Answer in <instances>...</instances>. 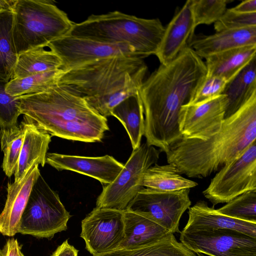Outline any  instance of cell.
<instances>
[{
  "mask_svg": "<svg viewBox=\"0 0 256 256\" xmlns=\"http://www.w3.org/2000/svg\"><path fill=\"white\" fill-rule=\"evenodd\" d=\"M51 256H78V250L66 240L56 248Z\"/></svg>",
  "mask_w": 256,
  "mask_h": 256,
  "instance_id": "obj_37",
  "label": "cell"
},
{
  "mask_svg": "<svg viewBox=\"0 0 256 256\" xmlns=\"http://www.w3.org/2000/svg\"><path fill=\"white\" fill-rule=\"evenodd\" d=\"M17 0H0V10L12 11Z\"/></svg>",
  "mask_w": 256,
  "mask_h": 256,
  "instance_id": "obj_39",
  "label": "cell"
},
{
  "mask_svg": "<svg viewBox=\"0 0 256 256\" xmlns=\"http://www.w3.org/2000/svg\"><path fill=\"white\" fill-rule=\"evenodd\" d=\"M111 116L116 118L124 126L133 150L139 148L144 134V118L138 94L130 96L119 103L112 110Z\"/></svg>",
  "mask_w": 256,
  "mask_h": 256,
  "instance_id": "obj_24",
  "label": "cell"
},
{
  "mask_svg": "<svg viewBox=\"0 0 256 256\" xmlns=\"http://www.w3.org/2000/svg\"><path fill=\"white\" fill-rule=\"evenodd\" d=\"M164 30L158 18H143L114 11L92 14L81 22H74L67 34L108 44H126L143 58L156 54Z\"/></svg>",
  "mask_w": 256,
  "mask_h": 256,
  "instance_id": "obj_5",
  "label": "cell"
},
{
  "mask_svg": "<svg viewBox=\"0 0 256 256\" xmlns=\"http://www.w3.org/2000/svg\"><path fill=\"white\" fill-rule=\"evenodd\" d=\"M180 240L196 254L208 256H256V238L236 230L180 232Z\"/></svg>",
  "mask_w": 256,
  "mask_h": 256,
  "instance_id": "obj_11",
  "label": "cell"
},
{
  "mask_svg": "<svg viewBox=\"0 0 256 256\" xmlns=\"http://www.w3.org/2000/svg\"><path fill=\"white\" fill-rule=\"evenodd\" d=\"M256 26V12L241 13L227 8L221 18L214 23L216 32L224 30Z\"/></svg>",
  "mask_w": 256,
  "mask_h": 256,
  "instance_id": "obj_34",
  "label": "cell"
},
{
  "mask_svg": "<svg viewBox=\"0 0 256 256\" xmlns=\"http://www.w3.org/2000/svg\"><path fill=\"white\" fill-rule=\"evenodd\" d=\"M124 212L96 207L82 220L80 236L92 256L118 248L124 238Z\"/></svg>",
  "mask_w": 256,
  "mask_h": 256,
  "instance_id": "obj_13",
  "label": "cell"
},
{
  "mask_svg": "<svg viewBox=\"0 0 256 256\" xmlns=\"http://www.w3.org/2000/svg\"><path fill=\"white\" fill-rule=\"evenodd\" d=\"M16 100L23 120L51 136L94 142H100L109 130L106 118L58 84L44 92L16 97Z\"/></svg>",
  "mask_w": 256,
  "mask_h": 256,
  "instance_id": "obj_4",
  "label": "cell"
},
{
  "mask_svg": "<svg viewBox=\"0 0 256 256\" xmlns=\"http://www.w3.org/2000/svg\"><path fill=\"white\" fill-rule=\"evenodd\" d=\"M231 8L236 12L241 13L248 14L256 12V0H244Z\"/></svg>",
  "mask_w": 256,
  "mask_h": 256,
  "instance_id": "obj_38",
  "label": "cell"
},
{
  "mask_svg": "<svg viewBox=\"0 0 256 256\" xmlns=\"http://www.w3.org/2000/svg\"><path fill=\"white\" fill-rule=\"evenodd\" d=\"M4 256H20L22 252L20 246L16 239H8L2 250Z\"/></svg>",
  "mask_w": 256,
  "mask_h": 256,
  "instance_id": "obj_36",
  "label": "cell"
},
{
  "mask_svg": "<svg viewBox=\"0 0 256 256\" xmlns=\"http://www.w3.org/2000/svg\"><path fill=\"white\" fill-rule=\"evenodd\" d=\"M256 45V26L224 30L208 36H195L188 44L201 58L228 50Z\"/></svg>",
  "mask_w": 256,
  "mask_h": 256,
  "instance_id": "obj_19",
  "label": "cell"
},
{
  "mask_svg": "<svg viewBox=\"0 0 256 256\" xmlns=\"http://www.w3.org/2000/svg\"><path fill=\"white\" fill-rule=\"evenodd\" d=\"M256 94L224 119L220 130L206 140L182 138L166 153L167 162L189 178L210 176L256 141Z\"/></svg>",
  "mask_w": 256,
  "mask_h": 256,
  "instance_id": "obj_2",
  "label": "cell"
},
{
  "mask_svg": "<svg viewBox=\"0 0 256 256\" xmlns=\"http://www.w3.org/2000/svg\"><path fill=\"white\" fill-rule=\"evenodd\" d=\"M206 74L205 62L190 48L162 64L143 82L138 94L144 118L146 142L166 153L181 140L179 115L190 103Z\"/></svg>",
  "mask_w": 256,
  "mask_h": 256,
  "instance_id": "obj_1",
  "label": "cell"
},
{
  "mask_svg": "<svg viewBox=\"0 0 256 256\" xmlns=\"http://www.w3.org/2000/svg\"><path fill=\"white\" fill-rule=\"evenodd\" d=\"M64 70L59 68L11 79L6 84V91L13 97L44 92L58 84Z\"/></svg>",
  "mask_w": 256,
  "mask_h": 256,
  "instance_id": "obj_29",
  "label": "cell"
},
{
  "mask_svg": "<svg viewBox=\"0 0 256 256\" xmlns=\"http://www.w3.org/2000/svg\"><path fill=\"white\" fill-rule=\"evenodd\" d=\"M226 0H189L194 28L200 24H210L218 20L226 10Z\"/></svg>",
  "mask_w": 256,
  "mask_h": 256,
  "instance_id": "obj_32",
  "label": "cell"
},
{
  "mask_svg": "<svg viewBox=\"0 0 256 256\" xmlns=\"http://www.w3.org/2000/svg\"><path fill=\"white\" fill-rule=\"evenodd\" d=\"M46 163L58 170H67L88 176L103 185L111 184L124 164L110 155L91 157L47 153Z\"/></svg>",
  "mask_w": 256,
  "mask_h": 256,
  "instance_id": "obj_15",
  "label": "cell"
},
{
  "mask_svg": "<svg viewBox=\"0 0 256 256\" xmlns=\"http://www.w3.org/2000/svg\"><path fill=\"white\" fill-rule=\"evenodd\" d=\"M13 12L0 10V81L8 82L12 77L18 60L13 36Z\"/></svg>",
  "mask_w": 256,
  "mask_h": 256,
  "instance_id": "obj_28",
  "label": "cell"
},
{
  "mask_svg": "<svg viewBox=\"0 0 256 256\" xmlns=\"http://www.w3.org/2000/svg\"><path fill=\"white\" fill-rule=\"evenodd\" d=\"M256 190V141L240 156L224 166L202 194L214 207Z\"/></svg>",
  "mask_w": 256,
  "mask_h": 256,
  "instance_id": "obj_9",
  "label": "cell"
},
{
  "mask_svg": "<svg viewBox=\"0 0 256 256\" xmlns=\"http://www.w3.org/2000/svg\"><path fill=\"white\" fill-rule=\"evenodd\" d=\"M20 256H24V254L21 252Z\"/></svg>",
  "mask_w": 256,
  "mask_h": 256,
  "instance_id": "obj_41",
  "label": "cell"
},
{
  "mask_svg": "<svg viewBox=\"0 0 256 256\" xmlns=\"http://www.w3.org/2000/svg\"><path fill=\"white\" fill-rule=\"evenodd\" d=\"M222 94L228 100L225 119L236 112L256 94V58L226 84Z\"/></svg>",
  "mask_w": 256,
  "mask_h": 256,
  "instance_id": "obj_23",
  "label": "cell"
},
{
  "mask_svg": "<svg viewBox=\"0 0 256 256\" xmlns=\"http://www.w3.org/2000/svg\"><path fill=\"white\" fill-rule=\"evenodd\" d=\"M92 256H204L196 254L178 242L170 233L159 241L134 249L117 248L102 254Z\"/></svg>",
  "mask_w": 256,
  "mask_h": 256,
  "instance_id": "obj_27",
  "label": "cell"
},
{
  "mask_svg": "<svg viewBox=\"0 0 256 256\" xmlns=\"http://www.w3.org/2000/svg\"><path fill=\"white\" fill-rule=\"evenodd\" d=\"M62 66L60 58L50 50L32 48L18 54L12 78L61 68Z\"/></svg>",
  "mask_w": 256,
  "mask_h": 256,
  "instance_id": "obj_25",
  "label": "cell"
},
{
  "mask_svg": "<svg viewBox=\"0 0 256 256\" xmlns=\"http://www.w3.org/2000/svg\"><path fill=\"white\" fill-rule=\"evenodd\" d=\"M256 45L240 47L205 58L206 76L221 78L228 83L256 58Z\"/></svg>",
  "mask_w": 256,
  "mask_h": 256,
  "instance_id": "obj_22",
  "label": "cell"
},
{
  "mask_svg": "<svg viewBox=\"0 0 256 256\" xmlns=\"http://www.w3.org/2000/svg\"><path fill=\"white\" fill-rule=\"evenodd\" d=\"M124 238L118 248L134 249L154 244L171 233L148 218L124 212Z\"/></svg>",
  "mask_w": 256,
  "mask_h": 256,
  "instance_id": "obj_21",
  "label": "cell"
},
{
  "mask_svg": "<svg viewBox=\"0 0 256 256\" xmlns=\"http://www.w3.org/2000/svg\"><path fill=\"white\" fill-rule=\"evenodd\" d=\"M47 47L60 58L62 70L113 56L142 58L133 48L126 44H108L68 34L50 42Z\"/></svg>",
  "mask_w": 256,
  "mask_h": 256,
  "instance_id": "obj_12",
  "label": "cell"
},
{
  "mask_svg": "<svg viewBox=\"0 0 256 256\" xmlns=\"http://www.w3.org/2000/svg\"><path fill=\"white\" fill-rule=\"evenodd\" d=\"M143 186L156 190L173 192L190 189L198 185L196 182L184 178L173 164L159 165L155 164L146 172Z\"/></svg>",
  "mask_w": 256,
  "mask_h": 256,
  "instance_id": "obj_26",
  "label": "cell"
},
{
  "mask_svg": "<svg viewBox=\"0 0 256 256\" xmlns=\"http://www.w3.org/2000/svg\"><path fill=\"white\" fill-rule=\"evenodd\" d=\"M70 216L58 194L40 174L32 188L18 232L50 238L56 234L66 230Z\"/></svg>",
  "mask_w": 256,
  "mask_h": 256,
  "instance_id": "obj_7",
  "label": "cell"
},
{
  "mask_svg": "<svg viewBox=\"0 0 256 256\" xmlns=\"http://www.w3.org/2000/svg\"><path fill=\"white\" fill-rule=\"evenodd\" d=\"M256 190L244 192L216 209L226 216L256 224Z\"/></svg>",
  "mask_w": 256,
  "mask_h": 256,
  "instance_id": "obj_31",
  "label": "cell"
},
{
  "mask_svg": "<svg viewBox=\"0 0 256 256\" xmlns=\"http://www.w3.org/2000/svg\"><path fill=\"white\" fill-rule=\"evenodd\" d=\"M40 175L38 164H34L20 181L8 183L6 200L0 214V233L2 235L13 236L18 233L22 216Z\"/></svg>",
  "mask_w": 256,
  "mask_h": 256,
  "instance_id": "obj_16",
  "label": "cell"
},
{
  "mask_svg": "<svg viewBox=\"0 0 256 256\" xmlns=\"http://www.w3.org/2000/svg\"><path fill=\"white\" fill-rule=\"evenodd\" d=\"M24 128L22 122L16 126L0 128V144L4 152L2 168L6 175L10 177L14 173L22 148Z\"/></svg>",
  "mask_w": 256,
  "mask_h": 256,
  "instance_id": "obj_30",
  "label": "cell"
},
{
  "mask_svg": "<svg viewBox=\"0 0 256 256\" xmlns=\"http://www.w3.org/2000/svg\"><path fill=\"white\" fill-rule=\"evenodd\" d=\"M228 100L224 94L206 100L183 106L179 115L182 138L206 140L220 130Z\"/></svg>",
  "mask_w": 256,
  "mask_h": 256,
  "instance_id": "obj_14",
  "label": "cell"
},
{
  "mask_svg": "<svg viewBox=\"0 0 256 256\" xmlns=\"http://www.w3.org/2000/svg\"><path fill=\"white\" fill-rule=\"evenodd\" d=\"M190 189L163 192L143 188L126 210L140 214L170 232H179L182 216L190 208Z\"/></svg>",
  "mask_w": 256,
  "mask_h": 256,
  "instance_id": "obj_10",
  "label": "cell"
},
{
  "mask_svg": "<svg viewBox=\"0 0 256 256\" xmlns=\"http://www.w3.org/2000/svg\"><path fill=\"white\" fill-rule=\"evenodd\" d=\"M162 152L146 142L133 150L116 178L103 186L96 200V207L126 210L138 192L144 188V174L156 163Z\"/></svg>",
  "mask_w": 256,
  "mask_h": 256,
  "instance_id": "obj_8",
  "label": "cell"
},
{
  "mask_svg": "<svg viewBox=\"0 0 256 256\" xmlns=\"http://www.w3.org/2000/svg\"><path fill=\"white\" fill-rule=\"evenodd\" d=\"M147 70L142 58L113 56L63 70L58 84L106 118L119 103L138 94Z\"/></svg>",
  "mask_w": 256,
  "mask_h": 256,
  "instance_id": "obj_3",
  "label": "cell"
},
{
  "mask_svg": "<svg viewBox=\"0 0 256 256\" xmlns=\"http://www.w3.org/2000/svg\"><path fill=\"white\" fill-rule=\"evenodd\" d=\"M0 256H4L2 250H0Z\"/></svg>",
  "mask_w": 256,
  "mask_h": 256,
  "instance_id": "obj_40",
  "label": "cell"
},
{
  "mask_svg": "<svg viewBox=\"0 0 256 256\" xmlns=\"http://www.w3.org/2000/svg\"><path fill=\"white\" fill-rule=\"evenodd\" d=\"M188 219L181 232L230 229L256 238V224L231 218L218 212L206 202L199 200L188 208Z\"/></svg>",
  "mask_w": 256,
  "mask_h": 256,
  "instance_id": "obj_18",
  "label": "cell"
},
{
  "mask_svg": "<svg viewBox=\"0 0 256 256\" xmlns=\"http://www.w3.org/2000/svg\"><path fill=\"white\" fill-rule=\"evenodd\" d=\"M6 82L0 81V128H7L18 126L21 114L16 98L6 91Z\"/></svg>",
  "mask_w": 256,
  "mask_h": 256,
  "instance_id": "obj_33",
  "label": "cell"
},
{
  "mask_svg": "<svg viewBox=\"0 0 256 256\" xmlns=\"http://www.w3.org/2000/svg\"><path fill=\"white\" fill-rule=\"evenodd\" d=\"M194 31L188 0L165 27L162 41L155 54L160 64H167L170 62L188 47Z\"/></svg>",
  "mask_w": 256,
  "mask_h": 256,
  "instance_id": "obj_17",
  "label": "cell"
},
{
  "mask_svg": "<svg viewBox=\"0 0 256 256\" xmlns=\"http://www.w3.org/2000/svg\"><path fill=\"white\" fill-rule=\"evenodd\" d=\"M12 12V36L18 54L47 47L66 35L74 24L52 0H17Z\"/></svg>",
  "mask_w": 256,
  "mask_h": 256,
  "instance_id": "obj_6",
  "label": "cell"
},
{
  "mask_svg": "<svg viewBox=\"0 0 256 256\" xmlns=\"http://www.w3.org/2000/svg\"><path fill=\"white\" fill-rule=\"evenodd\" d=\"M24 132L22 144L14 173V182L20 181L34 164L42 167L51 142V136L32 123L22 121Z\"/></svg>",
  "mask_w": 256,
  "mask_h": 256,
  "instance_id": "obj_20",
  "label": "cell"
},
{
  "mask_svg": "<svg viewBox=\"0 0 256 256\" xmlns=\"http://www.w3.org/2000/svg\"><path fill=\"white\" fill-rule=\"evenodd\" d=\"M227 84L221 78L206 75L189 104L200 102L222 94Z\"/></svg>",
  "mask_w": 256,
  "mask_h": 256,
  "instance_id": "obj_35",
  "label": "cell"
}]
</instances>
